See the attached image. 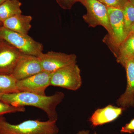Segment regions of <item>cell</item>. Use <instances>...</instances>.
<instances>
[{
  "mask_svg": "<svg viewBox=\"0 0 134 134\" xmlns=\"http://www.w3.org/2000/svg\"><path fill=\"white\" fill-rule=\"evenodd\" d=\"M64 97L65 95L61 92L48 96L23 92L0 93V100L14 106H30L40 108L46 114L48 120L55 122L58 119L57 107Z\"/></svg>",
  "mask_w": 134,
  "mask_h": 134,
  "instance_id": "1",
  "label": "cell"
},
{
  "mask_svg": "<svg viewBox=\"0 0 134 134\" xmlns=\"http://www.w3.org/2000/svg\"><path fill=\"white\" fill-rule=\"evenodd\" d=\"M59 129L56 122L28 120L17 125L0 117V134H58Z\"/></svg>",
  "mask_w": 134,
  "mask_h": 134,
  "instance_id": "2",
  "label": "cell"
},
{
  "mask_svg": "<svg viewBox=\"0 0 134 134\" xmlns=\"http://www.w3.org/2000/svg\"><path fill=\"white\" fill-rule=\"evenodd\" d=\"M0 38L11 44L22 53L38 57L43 53V44L28 34L15 32L2 26L0 28Z\"/></svg>",
  "mask_w": 134,
  "mask_h": 134,
  "instance_id": "3",
  "label": "cell"
},
{
  "mask_svg": "<svg viewBox=\"0 0 134 134\" xmlns=\"http://www.w3.org/2000/svg\"><path fill=\"white\" fill-rule=\"evenodd\" d=\"M80 2L86 8V14L83 16L89 27L94 28L101 25L107 30V36L111 37L113 32L108 17V8L98 0H81Z\"/></svg>",
  "mask_w": 134,
  "mask_h": 134,
  "instance_id": "4",
  "label": "cell"
},
{
  "mask_svg": "<svg viewBox=\"0 0 134 134\" xmlns=\"http://www.w3.org/2000/svg\"><path fill=\"white\" fill-rule=\"evenodd\" d=\"M82 84L81 70L76 63L66 66L50 74V86L77 90Z\"/></svg>",
  "mask_w": 134,
  "mask_h": 134,
  "instance_id": "5",
  "label": "cell"
},
{
  "mask_svg": "<svg viewBox=\"0 0 134 134\" xmlns=\"http://www.w3.org/2000/svg\"><path fill=\"white\" fill-rule=\"evenodd\" d=\"M108 12L113 36L111 37L105 36L103 42L107 44L114 54L118 47L126 37L123 12L121 9L111 7L108 8Z\"/></svg>",
  "mask_w": 134,
  "mask_h": 134,
  "instance_id": "6",
  "label": "cell"
},
{
  "mask_svg": "<svg viewBox=\"0 0 134 134\" xmlns=\"http://www.w3.org/2000/svg\"><path fill=\"white\" fill-rule=\"evenodd\" d=\"M43 71L52 73L66 66L76 63V55L50 51L38 56Z\"/></svg>",
  "mask_w": 134,
  "mask_h": 134,
  "instance_id": "7",
  "label": "cell"
},
{
  "mask_svg": "<svg viewBox=\"0 0 134 134\" xmlns=\"http://www.w3.org/2000/svg\"><path fill=\"white\" fill-rule=\"evenodd\" d=\"M50 74L43 71L30 77L17 81V88L19 92L46 96V89L50 86Z\"/></svg>",
  "mask_w": 134,
  "mask_h": 134,
  "instance_id": "8",
  "label": "cell"
},
{
  "mask_svg": "<svg viewBox=\"0 0 134 134\" xmlns=\"http://www.w3.org/2000/svg\"><path fill=\"white\" fill-rule=\"evenodd\" d=\"M38 57L21 53L12 74L17 81L25 79L43 72Z\"/></svg>",
  "mask_w": 134,
  "mask_h": 134,
  "instance_id": "9",
  "label": "cell"
},
{
  "mask_svg": "<svg viewBox=\"0 0 134 134\" xmlns=\"http://www.w3.org/2000/svg\"><path fill=\"white\" fill-rule=\"evenodd\" d=\"M21 54L17 48L0 38V75H12Z\"/></svg>",
  "mask_w": 134,
  "mask_h": 134,
  "instance_id": "10",
  "label": "cell"
},
{
  "mask_svg": "<svg viewBox=\"0 0 134 134\" xmlns=\"http://www.w3.org/2000/svg\"><path fill=\"white\" fill-rule=\"evenodd\" d=\"M123 67L126 73V88L124 93L117 99V104L125 110L134 107V59L126 61Z\"/></svg>",
  "mask_w": 134,
  "mask_h": 134,
  "instance_id": "11",
  "label": "cell"
},
{
  "mask_svg": "<svg viewBox=\"0 0 134 134\" xmlns=\"http://www.w3.org/2000/svg\"><path fill=\"white\" fill-rule=\"evenodd\" d=\"M125 110L121 107H117L111 105L97 109L89 120L94 127L100 126L112 122L117 119Z\"/></svg>",
  "mask_w": 134,
  "mask_h": 134,
  "instance_id": "12",
  "label": "cell"
},
{
  "mask_svg": "<svg viewBox=\"0 0 134 134\" xmlns=\"http://www.w3.org/2000/svg\"><path fill=\"white\" fill-rule=\"evenodd\" d=\"M32 20L31 16L20 14L6 19L3 23V26L15 32L28 34L31 27Z\"/></svg>",
  "mask_w": 134,
  "mask_h": 134,
  "instance_id": "13",
  "label": "cell"
},
{
  "mask_svg": "<svg viewBox=\"0 0 134 134\" xmlns=\"http://www.w3.org/2000/svg\"><path fill=\"white\" fill-rule=\"evenodd\" d=\"M118 63L124 67L128 60L134 59V33L129 34L114 54Z\"/></svg>",
  "mask_w": 134,
  "mask_h": 134,
  "instance_id": "14",
  "label": "cell"
},
{
  "mask_svg": "<svg viewBox=\"0 0 134 134\" xmlns=\"http://www.w3.org/2000/svg\"><path fill=\"white\" fill-rule=\"evenodd\" d=\"M21 5L19 0L5 1L0 5V21L3 23L11 17L22 14Z\"/></svg>",
  "mask_w": 134,
  "mask_h": 134,
  "instance_id": "15",
  "label": "cell"
},
{
  "mask_svg": "<svg viewBox=\"0 0 134 134\" xmlns=\"http://www.w3.org/2000/svg\"><path fill=\"white\" fill-rule=\"evenodd\" d=\"M16 82L12 75H0V93L18 92Z\"/></svg>",
  "mask_w": 134,
  "mask_h": 134,
  "instance_id": "16",
  "label": "cell"
},
{
  "mask_svg": "<svg viewBox=\"0 0 134 134\" xmlns=\"http://www.w3.org/2000/svg\"><path fill=\"white\" fill-rule=\"evenodd\" d=\"M125 33L128 35L130 27L134 22V7L129 0L126 2L122 8Z\"/></svg>",
  "mask_w": 134,
  "mask_h": 134,
  "instance_id": "17",
  "label": "cell"
},
{
  "mask_svg": "<svg viewBox=\"0 0 134 134\" xmlns=\"http://www.w3.org/2000/svg\"><path fill=\"white\" fill-rule=\"evenodd\" d=\"M24 106H14L0 100V117L7 114L25 111Z\"/></svg>",
  "mask_w": 134,
  "mask_h": 134,
  "instance_id": "18",
  "label": "cell"
},
{
  "mask_svg": "<svg viewBox=\"0 0 134 134\" xmlns=\"http://www.w3.org/2000/svg\"><path fill=\"white\" fill-rule=\"evenodd\" d=\"M107 7L115 8L122 9L128 0H98Z\"/></svg>",
  "mask_w": 134,
  "mask_h": 134,
  "instance_id": "19",
  "label": "cell"
},
{
  "mask_svg": "<svg viewBox=\"0 0 134 134\" xmlns=\"http://www.w3.org/2000/svg\"><path fill=\"white\" fill-rule=\"evenodd\" d=\"M59 6L63 9H71L76 3L80 2L81 0H55Z\"/></svg>",
  "mask_w": 134,
  "mask_h": 134,
  "instance_id": "20",
  "label": "cell"
},
{
  "mask_svg": "<svg viewBox=\"0 0 134 134\" xmlns=\"http://www.w3.org/2000/svg\"><path fill=\"white\" fill-rule=\"evenodd\" d=\"M121 133L132 134L134 133V118L129 122L122 127L120 130Z\"/></svg>",
  "mask_w": 134,
  "mask_h": 134,
  "instance_id": "21",
  "label": "cell"
},
{
  "mask_svg": "<svg viewBox=\"0 0 134 134\" xmlns=\"http://www.w3.org/2000/svg\"><path fill=\"white\" fill-rule=\"evenodd\" d=\"M77 134H92L90 131L87 130H82L79 131Z\"/></svg>",
  "mask_w": 134,
  "mask_h": 134,
  "instance_id": "22",
  "label": "cell"
},
{
  "mask_svg": "<svg viewBox=\"0 0 134 134\" xmlns=\"http://www.w3.org/2000/svg\"><path fill=\"white\" fill-rule=\"evenodd\" d=\"M132 33H134V22L133 23V24L132 25L131 27H130V29L129 34Z\"/></svg>",
  "mask_w": 134,
  "mask_h": 134,
  "instance_id": "23",
  "label": "cell"
},
{
  "mask_svg": "<svg viewBox=\"0 0 134 134\" xmlns=\"http://www.w3.org/2000/svg\"><path fill=\"white\" fill-rule=\"evenodd\" d=\"M7 0H0V5L2 4L3 2H5Z\"/></svg>",
  "mask_w": 134,
  "mask_h": 134,
  "instance_id": "24",
  "label": "cell"
},
{
  "mask_svg": "<svg viewBox=\"0 0 134 134\" xmlns=\"http://www.w3.org/2000/svg\"><path fill=\"white\" fill-rule=\"evenodd\" d=\"M130 2L132 3V5H133L134 7V0H129Z\"/></svg>",
  "mask_w": 134,
  "mask_h": 134,
  "instance_id": "25",
  "label": "cell"
},
{
  "mask_svg": "<svg viewBox=\"0 0 134 134\" xmlns=\"http://www.w3.org/2000/svg\"><path fill=\"white\" fill-rule=\"evenodd\" d=\"M3 26V23L0 21V28Z\"/></svg>",
  "mask_w": 134,
  "mask_h": 134,
  "instance_id": "26",
  "label": "cell"
},
{
  "mask_svg": "<svg viewBox=\"0 0 134 134\" xmlns=\"http://www.w3.org/2000/svg\"><path fill=\"white\" fill-rule=\"evenodd\" d=\"M93 134H98L97 133H96V132H94V133H93Z\"/></svg>",
  "mask_w": 134,
  "mask_h": 134,
  "instance_id": "27",
  "label": "cell"
}]
</instances>
